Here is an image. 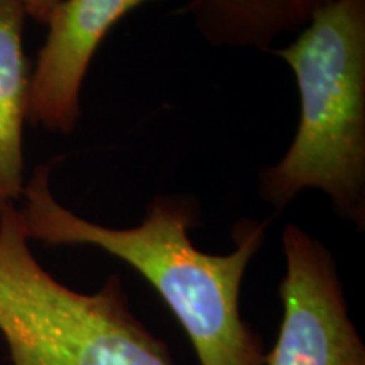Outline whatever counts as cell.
Wrapping results in <instances>:
<instances>
[{"instance_id": "cell-1", "label": "cell", "mask_w": 365, "mask_h": 365, "mask_svg": "<svg viewBox=\"0 0 365 365\" xmlns=\"http://www.w3.org/2000/svg\"><path fill=\"white\" fill-rule=\"evenodd\" d=\"M54 163L36 168L17 205L27 239L46 245H90L137 271L171 309L200 365H264L262 339L240 313V289L254 255L266 240L267 222L240 220L228 254L200 250L190 228L200 217L196 198L161 195L137 225L95 223L54 198Z\"/></svg>"}, {"instance_id": "cell-6", "label": "cell", "mask_w": 365, "mask_h": 365, "mask_svg": "<svg viewBox=\"0 0 365 365\" xmlns=\"http://www.w3.org/2000/svg\"><path fill=\"white\" fill-rule=\"evenodd\" d=\"M26 12L17 0H0V218L24 193V124L29 63L24 53Z\"/></svg>"}, {"instance_id": "cell-4", "label": "cell", "mask_w": 365, "mask_h": 365, "mask_svg": "<svg viewBox=\"0 0 365 365\" xmlns=\"http://www.w3.org/2000/svg\"><path fill=\"white\" fill-rule=\"evenodd\" d=\"M282 322L264 365H365L333 254L296 223L282 230Z\"/></svg>"}, {"instance_id": "cell-7", "label": "cell", "mask_w": 365, "mask_h": 365, "mask_svg": "<svg viewBox=\"0 0 365 365\" xmlns=\"http://www.w3.org/2000/svg\"><path fill=\"white\" fill-rule=\"evenodd\" d=\"M331 0H190L182 12L208 44L269 51L279 36L303 29Z\"/></svg>"}, {"instance_id": "cell-8", "label": "cell", "mask_w": 365, "mask_h": 365, "mask_svg": "<svg viewBox=\"0 0 365 365\" xmlns=\"http://www.w3.org/2000/svg\"><path fill=\"white\" fill-rule=\"evenodd\" d=\"M21 4V7L24 9L26 16L33 17L39 24H46L51 16L54 7L58 6L61 0H17Z\"/></svg>"}, {"instance_id": "cell-5", "label": "cell", "mask_w": 365, "mask_h": 365, "mask_svg": "<svg viewBox=\"0 0 365 365\" xmlns=\"http://www.w3.org/2000/svg\"><path fill=\"white\" fill-rule=\"evenodd\" d=\"M156 0H61L29 76L27 122L71 134L81 118V88L100 44L127 14Z\"/></svg>"}, {"instance_id": "cell-3", "label": "cell", "mask_w": 365, "mask_h": 365, "mask_svg": "<svg viewBox=\"0 0 365 365\" xmlns=\"http://www.w3.org/2000/svg\"><path fill=\"white\" fill-rule=\"evenodd\" d=\"M0 335L12 365H175L132 313L120 277L86 294L41 266L17 205L0 218Z\"/></svg>"}, {"instance_id": "cell-2", "label": "cell", "mask_w": 365, "mask_h": 365, "mask_svg": "<svg viewBox=\"0 0 365 365\" xmlns=\"http://www.w3.org/2000/svg\"><path fill=\"white\" fill-rule=\"evenodd\" d=\"M293 71L299 124L279 161L259 173L276 212L317 190L341 220L365 228V0H331L276 49Z\"/></svg>"}]
</instances>
